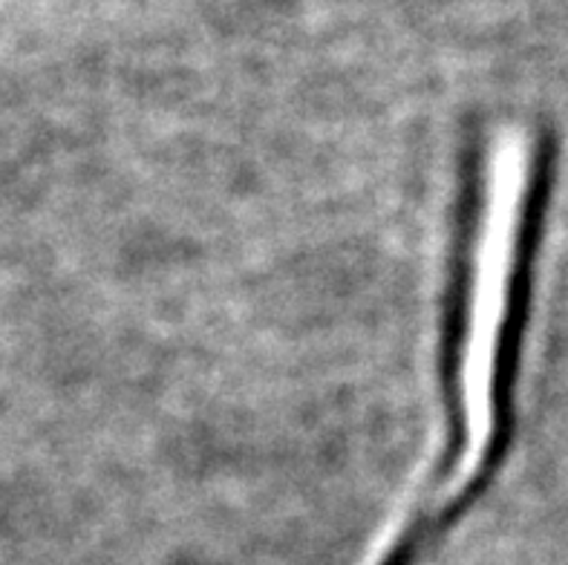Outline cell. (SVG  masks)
Here are the masks:
<instances>
[{"mask_svg":"<svg viewBox=\"0 0 568 565\" xmlns=\"http://www.w3.org/2000/svg\"><path fill=\"white\" fill-rule=\"evenodd\" d=\"M534 151L523 133L494 139L483 168V205L476 229L468 317L459 344L462 444L447 485L468 494L488 465L499 430L505 346L517 289L519 234L531 193Z\"/></svg>","mask_w":568,"mask_h":565,"instance_id":"6da1fadb","label":"cell"}]
</instances>
